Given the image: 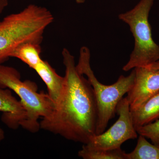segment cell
Segmentation results:
<instances>
[{
	"label": "cell",
	"mask_w": 159,
	"mask_h": 159,
	"mask_svg": "<svg viewBox=\"0 0 159 159\" xmlns=\"http://www.w3.org/2000/svg\"><path fill=\"white\" fill-rule=\"evenodd\" d=\"M5 138V133L2 128H0V142H2Z\"/></svg>",
	"instance_id": "e0dca14e"
},
{
	"label": "cell",
	"mask_w": 159,
	"mask_h": 159,
	"mask_svg": "<svg viewBox=\"0 0 159 159\" xmlns=\"http://www.w3.org/2000/svg\"><path fill=\"white\" fill-rule=\"evenodd\" d=\"M154 0H141L132 9L119 15L127 24L133 35L134 44L128 62L122 68L127 72L159 61V46L152 38L149 15Z\"/></svg>",
	"instance_id": "277c9868"
},
{
	"label": "cell",
	"mask_w": 159,
	"mask_h": 159,
	"mask_svg": "<svg viewBox=\"0 0 159 159\" xmlns=\"http://www.w3.org/2000/svg\"><path fill=\"white\" fill-rule=\"evenodd\" d=\"M139 135L149 139L155 145L159 146V119L136 129Z\"/></svg>",
	"instance_id": "5bb4252c"
},
{
	"label": "cell",
	"mask_w": 159,
	"mask_h": 159,
	"mask_svg": "<svg viewBox=\"0 0 159 159\" xmlns=\"http://www.w3.org/2000/svg\"><path fill=\"white\" fill-rule=\"evenodd\" d=\"M0 87L9 89L20 99L27 111V121L24 129L36 133L40 128L38 119L48 116L54 107V102L48 94L37 92L34 83L22 81L18 71L11 67L0 64Z\"/></svg>",
	"instance_id": "5b68a950"
},
{
	"label": "cell",
	"mask_w": 159,
	"mask_h": 159,
	"mask_svg": "<svg viewBox=\"0 0 159 159\" xmlns=\"http://www.w3.org/2000/svg\"><path fill=\"white\" fill-rule=\"evenodd\" d=\"M8 0H0V14L3 12V10L8 6Z\"/></svg>",
	"instance_id": "9a60e30c"
},
{
	"label": "cell",
	"mask_w": 159,
	"mask_h": 159,
	"mask_svg": "<svg viewBox=\"0 0 159 159\" xmlns=\"http://www.w3.org/2000/svg\"><path fill=\"white\" fill-rule=\"evenodd\" d=\"M65 66L61 93L40 128L67 140L86 144L96 135L98 113L93 89L77 70L75 58L67 49L62 51Z\"/></svg>",
	"instance_id": "6da1fadb"
},
{
	"label": "cell",
	"mask_w": 159,
	"mask_h": 159,
	"mask_svg": "<svg viewBox=\"0 0 159 159\" xmlns=\"http://www.w3.org/2000/svg\"><path fill=\"white\" fill-rule=\"evenodd\" d=\"M126 153L121 148L113 149H97L84 144L78 155L84 159H127Z\"/></svg>",
	"instance_id": "7c38bea8"
},
{
	"label": "cell",
	"mask_w": 159,
	"mask_h": 159,
	"mask_svg": "<svg viewBox=\"0 0 159 159\" xmlns=\"http://www.w3.org/2000/svg\"><path fill=\"white\" fill-rule=\"evenodd\" d=\"M116 112L119 117L113 125L106 131L94 136L86 145L97 149H116L121 148L126 141L138 138L139 134L134 125L126 97L122 98L118 103Z\"/></svg>",
	"instance_id": "8992f818"
},
{
	"label": "cell",
	"mask_w": 159,
	"mask_h": 159,
	"mask_svg": "<svg viewBox=\"0 0 159 159\" xmlns=\"http://www.w3.org/2000/svg\"><path fill=\"white\" fill-rule=\"evenodd\" d=\"M127 159H159V146L150 143L143 136L139 135L136 146L129 153Z\"/></svg>",
	"instance_id": "4fadbf2b"
},
{
	"label": "cell",
	"mask_w": 159,
	"mask_h": 159,
	"mask_svg": "<svg viewBox=\"0 0 159 159\" xmlns=\"http://www.w3.org/2000/svg\"><path fill=\"white\" fill-rule=\"evenodd\" d=\"M134 82L126 97L130 111L139 108L159 92V71L147 67L135 68Z\"/></svg>",
	"instance_id": "52a82bcc"
},
{
	"label": "cell",
	"mask_w": 159,
	"mask_h": 159,
	"mask_svg": "<svg viewBox=\"0 0 159 159\" xmlns=\"http://www.w3.org/2000/svg\"><path fill=\"white\" fill-rule=\"evenodd\" d=\"M54 20L53 14L46 7L31 4L0 21V64L21 44L41 43L44 32Z\"/></svg>",
	"instance_id": "7a4b0ae2"
},
{
	"label": "cell",
	"mask_w": 159,
	"mask_h": 159,
	"mask_svg": "<svg viewBox=\"0 0 159 159\" xmlns=\"http://www.w3.org/2000/svg\"><path fill=\"white\" fill-rule=\"evenodd\" d=\"M91 53L89 48L82 47L80 50L79 60L76 65L77 70L85 75L93 89L97 101L98 118L96 135L105 131L109 122L116 112L118 103L133 85L135 70L127 76L121 75L115 83L105 85L97 79L90 65Z\"/></svg>",
	"instance_id": "3957f363"
},
{
	"label": "cell",
	"mask_w": 159,
	"mask_h": 159,
	"mask_svg": "<svg viewBox=\"0 0 159 159\" xmlns=\"http://www.w3.org/2000/svg\"><path fill=\"white\" fill-rule=\"evenodd\" d=\"M0 111L3 113L2 120L9 128H23L27 121V111L20 100L13 97L11 90L0 87Z\"/></svg>",
	"instance_id": "ba28073f"
},
{
	"label": "cell",
	"mask_w": 159,
	"mask_h": 159,
	"mask_svg": "<svg viewBox=\"0 0 159 159\" xmlns=\"http://www.w3.org/2000/svg\"><path fill=\"white\" fill-rule=\"evenodd\" d=\"M77 4H83L85 2L86 0H74Z\"/></svg>",
	"instance_id": "ac0fdd59"
},
{
	"label": "cell",
	"mask_w": 159,
	"mask_h": 159,
	"mask_svg": "<svg viewBox=\"0 0 159 159\" xmlns=\"http://www.w3.org/2000/svg\"><path fill=\"white\" fill-rule=\"evenodd\" d=\"M146 67L149 68L152 70H155L157 71H159V61L157 62L154 63L153 64L146 66Z\"/></svg>",
	"instance_id": "2e32d148"
},
{
	"label": "cell",
	"mask_w": 159,
	"mask_h": 159,
	"mask_svg": "<svg viewBox=\"0 0 159 159\" xmlns=\"http://www.w3.org/2000/svg\"><path fill=\"white\" fill-rule=\"evenodd\" d=\"M136 129L159 119V92L139 108L131 111Z\"/></svg>",
	"instance_id": "30bf717a"
},
{
	"label": "cell",
	"mask_w": 159,
	"mask_h": 159,
	"mask_svg": "<svg viewBox=\"0 0 159 159\" xmlns=\"http://www.w3.org/2000/svg\"><path fill=\"white\" fill-rule=\"evenodd\" d=\"M34 70L45 84L48 94L54 103L61 93L64 77L58 75L48 61L43 60Z\"/></svg>",
	"instance_id": "9c48e42d"
},
{
	"label": "cell",
	"mask_w": 159,
	"mask_h": 159,
	"mask_svg": "<svg viewBox=\"0 0 159 159\" xmlns=\"http://www.w3.org/2000/svg\"><path fill=\"white\" fill-rule=\"evenodd\" d=\"M41 48L40 44L27 42L18 46L10 54V57H16L33 69L42 59L41 58Z\"/></svg>",
	"instance_id": "8fae6325"
}]
</instances>
